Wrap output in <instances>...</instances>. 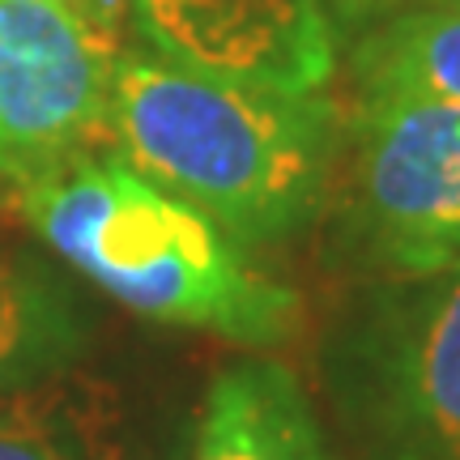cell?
Returning a JSON list of instances; mask_svg holds the SVG:
<instances>
[{
	"instance_id": "obj_1",
	"label": "cell",
	"mask_w": 460,
	"mask_h": 460,
	"mask_svg": "<svg viewBox=\"0 0 460 460\" xmlns=\"http://www.w3.org/2000/svg\"><path fill=\"white\" fill-rule=\"evenodd\" d=\"M111 154L230 239L264 247L320 214L341 158V119L320 90L222 77L128 48L111 82Z\"/></svg>"
},
{
	"instance_id": "obj_2",
	"label": "cell",
	"mask_w": 460,
	"mask_h": 460,
	"mask_svg": "<svg viewBox=\"0 0 460 460\" xmlns=\"http://www.w3.org/2000/svg\"><path fill=\"white\" fill-rule=\"evenodd\" d=\"M13 209L68 269L146 320L239 345H278L303 320L298 295L239 239L111 149L13 188Z\"/></svg>"
},
{
	"instance_id": "obj_3",
	"label": "cell",
	"mask_w": 460,
	"mask_h": 460,
	"mask_svg": "<svg viewBox=\"0 0 460 460\" xmlns=\"http://www.w3.org/2000/svg\"><path fill=\"white\" fill-rule=\"evenodd\" d=\"M332 384L367 460H460V264L384 281L337 341Z\"/></svg>"
},
{
	"instance_id": "obj_4",
	"label": "cell",
	"mask_w": 460,
	"mask_h": 460,
	"mask_svg": "<svg viewBox=\"0 0 460 460\" xmlns=\"http://www.w3.org/2000/svg\"><path fill=\"white\" fill-rule=\"evenodd\" d=\"M345 166V239L393 273L460 264V107L358 94Z\"/></svg>"
},
{
	"instance_id": "obj_5",
	"label": "cell",
	"mask_w": 460,
	"mask_h": 460,
	"mask_svg": "<svg viewBox=\"0 0 460 460\" xmlns=\"http://www.w3.org/2000/svg\"><path fill=\"white\" fill-rule=\"evenodd\" d=\"M128 48L39 0H0V180L111 149V82Z\"/></svg>"
},
{
	"instance_id": "obj_6",
	"label": "cell",
	"mask_w": 460,
	"mask_h": 460,
	"mask_svg": "<svg viewBox=\"0 0 460 460\" xmlns=\"http://www.w3.org/2000/svg\"><path fill=\"white\" fill-rule=\"evenodd\" d=\"M183 460H337V447L286 362L239 358L209 379Z\"/></svg>"
},
{
	"instance_id": "obj_7",
	"label": "cell",
	"mask_w": 460,
	"mask_h": 460,
	"mask_svg": "<svg viewBox=\"0 0 460 460\" xmlns=\"http://www.w3.org/2000/svg\"><path fill=\"white\" fill-rule=\"evenodd\" d=\"M358 94L460 107V0H422L354 51Z\"/></svg>"
},
{
	"instance_id": "obj_8",
	"label": "cell",
	"mask_w": 460,
	"mask_h": 460,
	"mask_svg": "<svg viewBox=\"0 0 460 460\" xmlns=\"http://www.w3.org/2000/svg\"><path fill=\"white\" fill-rule=\"evenodd\" d=\"M82 320L65 286L17 252H0V396L65 371L77 358Z\"/></svg>"
},
{
	"instance_id": "obj_9",
	"label": "cell",
	"mask_w": 460,
	"mask_h": 460,
	"mask_svg": "<svg viewBox=\"0 0 460 460\" xmlns=\"http://www.w3.org/2000/svg\"><path fill=\"white\" fill-rule=\"evenodd\" d=\"M0 460H111L102 401L68 367L4 393Z\"/></svg>"
},
{
	"instance_id": "obj_10",
	"label": "cell",
	"mask_w": 460,
	"mask_h": 460,
	"mask_svg": "<svg viewBox=\"0 0 460 460\" xmlns=\"http://www.w3.org/2000/svg\"><path fill=\"white\" fill-rule=\"evenodd\" d=\"M39 4L68 13L115 48H128V34L137 31V0H39Z\"/></svg>"
},
{
	"instance_id": "obj_11",
	"label": "cell",
	"mask_w": 460,
	"mask_h": 460,
	"mask_svg": "<svg viewBox=\"0 0 460 460\" xmlns=\"http://www.w3.org/2000/svg\"><path fill=\"white\" fill-rule=\"evenodd\" d=\"M329 9H337L341 17H371L379 13V9H393V4H401V0H324Z\"/></svg>"
}]
</instances>
